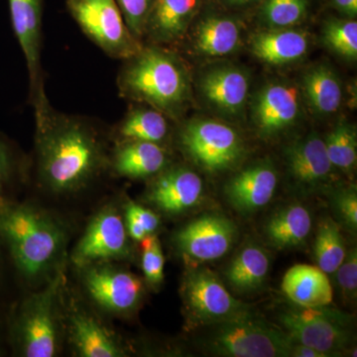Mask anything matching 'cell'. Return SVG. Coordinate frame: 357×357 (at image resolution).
<instances>
[{"instance_id":"6da1fadb","label":"cell","mask_w":357,"mask_h":357,"mask_svg":"<svg viewBox=\"0 0 357 357\" xmlns=\"http://www.w3.org/2000/svg\"><path fill=\"white\" fill-rule=\"evenodd\" d=\"M34 115L37 178L43 189L74 196L109 172L110 149L95 122L57 112L49 100L34 107Z\"/></svg>"},{"instance_id":"7a4b0ae2","label":"cell","mask_w":357,"mask_h":357,"mask_svg":"<svg viewBox=\"0 0 357 357\" xmlns=\"http://www.w3.org/2000/svg\"><path fill=\"white\" fill-rule=\"evenodd\" d=\"M70 229L58 215L15 199H0V241L14 274L26 284H45L66 265Z\"/></svg>"},{"instance_id":"3957f363","label":"cell","mask_w":357,"mask_h":357,"mask_svg":"<svg viewBox=\"0 0 357 357\" xmlns=\"http://www.w3.org/2000/svg\"><path fill=\"white\" fill-rule=\"evenodd\" d=\"M65 266L61 267L41 290L9 305L7 342L14 356L54 357L60 354L65 335L62 303Z\"/></svg>"},{"instance_id":"277c9868","label":"cell","mask_w":357,"mask_h":357,"mask_svg":"<svg viewBox=\"0 0 357 357\" xmlns=\"http://www.w3.org/2000/svg\"><path fill=\"white\" fill-rule=\"evenodd\" d=\"M117 88L122 98L175 117L189 98V77L177 56L160 47L142 46L124 60Z\"/></svg>"},{"instance_id":"5b68a950","label":"cell","mask_w":357,"mask_h":357,"mask_svg":"<svg viewBox=\"0 0 357 357\" xmlns=\"http://www.w3.org/2000/svg\"><path fill=\"white\" fill-rule=\"evenodd\" d=\"M201 338L208 354L225 357H289L292 338L251 310L220 321Z\"/></svg>"},{"instance_id":"8992f818","label":"cell","mask_w":357,"mask_h":357,"mask_svg":"<svg viewBox=\"0 0 357 357\" xmlns=\"http://www.w3.org/2000/svg\"><path fill=\"white\" fill-rule=\"evenodd\" d=\"M284 332L328 357L345 354L354 340V318L330 306L288 307L279 314Z\"/></svg>"},{"instance_id":"52a82bcc","label":"cell","mask_w":357,"mask_h":357,"mask_svg":"<svg viewBox=\"0 0 357 357\" xmlns=\"http://www.w3.org/2000/svg\"><path fill=\"white\" fill-rule=\"evenodd\" d=\"M84 293L100 311L128 318L144 301L145 283L116 262L93 263L77 268Z\"/></svg>"},{"instance_id":"ba28073f","label":"cell","mask_w":357,"mask_h":357,"mask_svg":"<svg viewBox=\"0 0 357 357\" xmlns=\"http://www.w3.org/2000/svg\"><path fill=\"white\" fill-rule=\"evenodd\" d=\"M180 294L185 321L191 328H206L250 310L249 305L236 299L208 268H188Z\"/></svg>"},{"instance_id":"9c48e42d","label":"cell","mask_w":357,"mask_h":357,"mask_svg":"<svg viewBox=\"0 0 357 357\" xmlns=\"http://www.w3.org/2000/svg\"><path fill=\"white\" fill-rule=\"evenodd\" d=\"M66 6L84 34L109 57L124 61L142 48L114 0H66Z\"/></svg>"},{"instance_id":"30bf717a","label":"cell","mask_w":357,"mask_h":357,"mask_svg":"<svg viewBox=\"0 0 357 357\" xmlns=\"http://www.w3.org/2000/svg\"><path fill=\"white\" fill-rule=\"evenodd\" d=\"M70 258L76 268L132 259L133 248L123 213L115 204H105L91 217Z\"/></svg>"},{"instance_id":"8fae6325","label":"cell","mask_w":357,"mask_h":357,"mask_svg":"<svg viewBox=\"0 0 357 357\" xmlns=\"http://www.w3.org/2000/svg\"><path fill=\"white\" fill-rule=\"evenodd\" d=\"M184 153L208 173L229 170L243 159L244 145L230 126L213 121H192L178 134Z\"/></svg>"},{"instance_id":"7c38bea8","label":"cell","mask_w":357,"mask_h":357,"mask_svg":"<svg viewBox=\"0 0 357 357\" xmlns=\"http://www.w3.org/2000/svg\"><path fill=\"white\" fill-rule=\"evenodd\" d=\"M63 318L65 335L73 351L81 357H123L128 356L126 345L119 335L105 326L96 314L63 289Z\"/></svg>"},{"instance_id":"4fadbf2b","label":"cell","mask_w":357,"mask_h":357,"mask_svg":"<svg viewBox=\"0 0 357 357\" xmlns=\"http://www.w3.org/2000/svg\"><path fill=\"white\" fill-rule=\"evenodd\" d=\"M238 231L236 223L220 213H206L177 230L173 243L192 265L215 261L229 252Z\"/></svg>"},{"instance_id":"5bb4252c","label":"cell","mask_w":357,"mask_h":357,"mask_svg":"<svg viewBox=\"0 0 357 357\" xmlns=\"http://www.w3.org/2000/svg\"><path fill=\"white\" fill-rule=\"evenodd\" d=\"M8 4L13 32L29 74V100L35 107L48 98L41 63L43 0H8Z\"/></svg>"},{"instance_id":"9a60e30c","label":"cell","mask_w":357,"mask_h":357,"mask_svg":"<svg viewBox=\"0 0 357 357\" xmlns=\"http://www.w3.org/2000/svg\"><path fill=\"white\" fill-rule=\"evenodd\" d=\"M204 194L201 177L183 166L167 167L151 178L145 199L167 215L187 213L198 206Z\"/></svg>"},{"instance_id":"2e32d148","label":"cell","mask_w":357,"mask_h":357,"mask_svg":"<svg viewBox=\"0 0 357 357\" xmlns=\"http://www.w3.org/2000/svg\"><path fill=\"white\" fill-rule=\"evenodd\" d=\"M288 173L304 192H314L330 182L333 166L325 142L317 134L295 141L286 150Z\"/></svg>"},{"instance_id":"e0dca14e","label":"cell","mask_w":357,"mask_h":357,"mask_svg":"<svg viewBox=\"0 0 357 357\" xmlns=\"http://www.w3.org/2000/svg\"><path fill=\"white\" fill-rule=\"evenodd\" d=\"M278 175L269 162L248 167L230 178L225 187L227 202L234 210L250 215L270 203L276 192Z\"/></svg>"},{"instance_id":"ac0fdd59","label":"cell","mask_w":357,"mask_h":357,"mask_svg":"<svg viewBox=\"0 0 357 357\" xmlns=\"http://www.w3.org/2000/svg\"><path fill=\"white\" fill-rule=\"evenodd\" d=\"M168 166V153L157 143L126 141L114 143L110 149L109 172L119 177L152 178Z\"/></svg>"},{"instance_id":"d6986e66","label":"cell","mask_w":357,"mask_h":357,"mask_svg":"<svg viewBox=\"0 0 357 357\" xmlns=\"http://www.w3.org/2000/svg\"><path fill=\"white\" fill-rule=\"evenodd\" d=\"M299 109L297 89L286 84H269L255 98L253 117L256 128L266 137L281 133L297 119Z\"/></svg>"},{"instance_id":"ffe728a7","label":"cell","mask_w":357,"mask_h":357,"mask_svg":"<svg viewBox=\"0 0 357 357\" xmlns=\"http://www.w3.org/2000/svg\"><path fill=\"white\" fill-rule=\"evenodd\" d=\"M199 0H153L148 14L144 35L155 43L170 44L184 36ZM143 35V36H144Z\"/></svg>"},{"instance_id":"44dd1931","label":"cell","mask_w":357,"mask_h":357,"mask_svg":"<svg viewBox=\"0 0 357 357\" xmlns=\"http://www.w3.org/2000/svg\"><path fill=\"white\" fill-rule=\"evenodd\" d=\"M282 291L294 305L301 307L330 306L333 290L328 275L318 266L296 264L286 272Z\"/></svg>"},{"instance_id":"7402d4cb","label":"cell","mask_w":357,"mask_h":357,"mask_svg":"<svg viewBox=\"0 0 357 357\" xmlns=\"http://www.w3.org/2000/svg\"><path fill=\"white\" fill-rule=\"evenodd\" d=\"M270 270V256L261 245L246 243L237 251L225 270L230 287L241 295L257 292L266 283Z\"/></svg>"},{"instance_id":"603a6c76","label":"cell","mask_w":357,"mask_h":357,"mask_svg":"<svg viewBox=\"0 0 357 357\" xmlns=\"http://www.w3.org/2000/svg\"><path fill=\"white\" fill-rule=\"evenodd\" d=\"M312 230L309 210L299 204H291L270 215L264 225L268 243L279 250H290L304 245Z\"/></svg>"},{"instance_id":"cb8c5ba5","label":"cell","mask_w":357,"mask_h":357,"mask_svg":"<svg viewBox=\"0 0 357 357\" xmlns=\"http://www.w3.org/2000/svg\"><path fill=\"white\" fill-rule=\"evenodd\" d=\"M201 89L206 100L225 112L234 114L245 105L248 79L236 68H220L204 75Z\"/></svg>"},{"instance_id":"d4e9b609","label":"cell","mask_w":357,"mask_h":357,"mask_svg":"<svg viewBox=\"0 0 357 357\" xmlns=\"http://www.w3.org/2000/svg\"><path fill=\"white\" fill-rule=\"evenodd\" d=\"M253 54L272 65H282L299 60L307 53L309 41L303 32L275 29L257 33L251 39Z\"/></svg>"},{"instance_id":"484cf974","label":"cell","mask_w":357,"mask_h":357,"mask_svg":"<svg viewBox=\"0 0 357 357\" xmlns=\"http://www.w3.org/2000/svg\"><path fill=\"white\" fill-rule=\"evenodd\" d=\"M169 133L166 115L153 107H135L124 115L109 134L114 143L145 141L161 144Z\"/></svg>"},{"instance_id":"4316f807","label":"cell","mask_w":357,"mask_h":357,"mask_svg":"<svg viewBox=\"0 0 357 357\" xmlns=\"http://www.w3.org/2000/svg\"><path fill=\"white\" fill-rule=\"evenodd\" d=\"M303 89L310 105L321 114L337 112L342 102V86L335 73L325 66L312 68L305 75Z\"/></svg>"},{"instance_id":"83f0119b","label":"cell","mask_w":357,"mask_h":357,"mask_svg":"<svg viewBox=\"0 0 357 357\" xmlns=\"http://www.w3.org/2000/svg\"><path fill=\"white\" fill-rule=\"evenodd\" d=\"M239 43L238 26L227 18L208 17L199 23L196 46L208 56H223L236 50Z\"/></svg>"},{"instance_id":"f1b7e54d","label":"cell","mask_w":357,"mask_h":357,"mask_svg":"<svg viewBox=\"0 0 357 357\" xmlns=\"http://www.w3.org/2000/svg\"><path fill=\"white\" fill-rule=\"evenodd\" d=\"M344 236L337 222L326 218L319 223L314 244V255L319 269L335 274L347 256Z\"/></svg>"},{"instance_id":"f546056e","label":"cell","mask_w":357,"mask_h":357,"mask_svg":"<svg viewBox=\"0 0 357 357\" xmlns=\"http://www.w3.org/2000/svg\"><path fill=\"white\" fill-rule=\"evenodd\" d=\"M27 161L13 141L0 133V199H13L27 176Z\"/></svg>"},{"instance_id":"4dcf8cb0","label":"cell","mask_w":357,"mask_h":357,"mask_svg":"<svg viewBox=\"0 0 357 357\" xmlns=\"http://www.w3.org/2000/svg\"><path fill=\"white\" fill-rule=\"evenodd\" d=\"M324 142L333 168L340 169L344 173H351L357 161L356 129L349 124H338L326 135Z\"/></svg>"},{"instance_id":"1f68e13d","label":"cell","mask_w":357,"mask_h":357,"mask_svg":"<svg viewBox=\"0 0 357 357\" xmlns=\"http://www.w3.org/2000/svg\"><path fill=\"white\" fill-rule=\"evenodd\" d=\"M307 0H266L262 6V17L268 24L286 28L304 20Z\"/></svg>"},{"instance_id":"d6a6232c","label":"cell","mask_w":357,"mask_h":357,"mask_svg":"<svg viewBox=\"0 0 357 357\" xmlns=\"http://www.w3.org/2000/svg\"><path fill=\"white\" fill-rule=\"evenodd\" d=\"M325 41L344 57H357V23L354 20H330L324 29Z\"/></svg>"},{"instance_id":"836d02e7","label":"cell","mask_w":357,"mask_h":357,"mask_svg":"<svg viewBox=\"0 0 357 357\" xmlns=\"http://www.w3.org/2000/svg\"><path fill=\"white\" fill-rule=\"evenodd\" d=\"M142 243V258H141V267H142L144 282L151 288H159L164 281V267H165V258L162 251L161 243L158 237L148 236Z\"/></svg>"},{"instance_id":"e575fe53","label":"cell","mask_w":357,"mask_h":357,"mask_svg":"<svg viewBox=\"0 0 357 357\" xmlns=\"http://www.w3.org/2000/svg\"><path fill=\"white\" fill-rule=\"evenodd\" d=\"M129 31L139 40L144 35L145 24L153 0H114Z\"/></svg>"},{"instance_id":"d590c367","label":"cell","mask_w":357,"mask_h":357,"mask_svg":"<svg viewBox=\"0 0 357 357\" xmlns=\"http://www.w3.org/2000/svg\"><path fill=\"white\" fill-rule=\"evenodd\" d=\"M332 204L340 222L352 234L357 229V192L356 188L337 190L333 194Z\"/></svg>"},{"instance_id":"8d00e7d4","label":"cell","mask_w":357,"mask_h":357,"mask_svg":"<svg viewBox=\"0 0 357 357\" xmlns=\"http://www.w3.org/2000/svg\"><path fill=\"white\" fill-rule=\"evenodd\" d=\"M335 282L344 301L354 303L357 296V251L351 248L335 274Z\"/></svg>"},{"instance_id":"74e56055","label":"cell","mask_w":357,"mask_h":357,"mask_svg":"<svg viewBox=\"0 0 357 357\" xmlns=\"http://www.w3.org/2000/svg\"><path fill=\"white\" fill-rule=\"evenodd\" d=\"M124 211L129 213L138 222V225L146 231L148 236H153L158 231L161 220L159 215L153 211L129 201L124 206Z\"/></svg>"},{"instance_id":"f35d334b","label":"cell","mask_w":357,"mask_h":357,"mask_svg":"<svg viewBox=\"0 0 357 357\" xmlns=\"http://www.w3.org/2000/svg\"><path fill=\"white\" fill-rule=\"evenodd\" d=\"M10 271L13 272V267H11L10 261H9L6 248L0 241V297L6 293L7 280H8ZM0 300H1V298H0Z\"/></svg>"},{"instance_id":"ab89813d","label":"cell","mask_w":357,"mask_h":357,"mask_svg":"<svg viewBox=\"0 0 357 357\" xmlns=\"http://www.w3.org/2000/svg\"><path fill=\"white\" fill-rule=\"evenodd\" d=\"M290 357H328L326 354H321L312 347L307 345L298 344L293 340L292 347L290 349Z\"/></svg>"},{"instance_id":"60d3db41","label":"cell","mask_w":357,"mask_h":357,"mask_svg":"<svg viewBox=\"0 0 357 357\" xmlns=\"http://www.w3.org/2000/svg\"><path fill=\"white\" fill-rule=\"evenodd\" d=\"M333 6L340 13L356 17L357 14V0H333Z\"/></svg>"},{"instance_id":"b9f144b4","label":"cell","mask_w":357,"mask_h":357,"mask_svg":"<svg viewBox=\"0 0 357 357\" xmlns=\"http://www.w3.org/2000/svg\"><path fill=\"white\" fill-rule=\"evenodd\" d=\"M6 312L0 309V357L6 356L7 349H9L8 342H7L6 332Z\"/></svg>"},{"instance_id":"7bdbcfd3","label":"cell","mask_w":357,"mask_h":357,"mask_svg":"<svg viewBox=\"0 0 357 357\" xmlns=\"http://www.w3.org/2000/svg\"><path fill=\"white\" fill-rule=\"evenodd\" d=\"M227 1L234 6H243V4L251 3V2L258 1V0H227Z\"/></svg>"}]
</instances>
